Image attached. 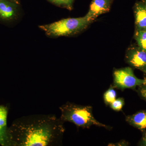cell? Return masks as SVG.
<instances>
[{
    "label": "cell",
    "mask_w": 146,
    "mask_h": 146,
    "mask_svg": "<svg viewBox=\"0 0 146 146\" xmlns=\"http://www.w3.org/2000/svg\"><path fill=\"white\" fill-rule=\"evenodd\" d=\"M136 31L146 29V9L143 3H138L134 7Z\"/></svg>",
    "instance_id": "cell-10"
},
{
    "label": "cell",
    "mask_w": 146,
    "mask_h": 146,
    "mask_svg": "<svg viewBox=\"0 0 146 146\" xmlns=\"http://www.w3.org/2000/svg\"><path fill=\"white\" fill-rule=\"evenodd\" d=\"M116 91L112 87H110L104 95L105 103L106 104L110 105L116 99Z\"/></svg>",
    "instance_id": "cell-12"
},
{
    "label": "cell",
    "mask_w": 146,
    "mask_h": 146,
    "mask_svg": "<svg viewBox=\"0 0 146 146\" xmlns=\"http://www.w3.org/2000/svg\"><path fill=\"white\" fill-rule=\"evenodd\" d=\"M7 113V108L0 106V145L3 146H9Z\"/></svg>",
    "instance_id": "cell-8"
},
{
    "label": "cell",
    "mask_w": 146,
    "mask_h": 146,
    "mask_svg": "<svg viewBox=\"0 0 146 146\" xmlns=\"http://www.w3.org/2000/svg\"><path fill=\"white\" fill-rule=\"evenodd\" d=\"M91 23L84 16L62 19L52 23L40 26L39 27L47 36L57 37L78 34L85 30Z\"/></svg>",
    "instance_id": "cell-3"
},
{
    "label": "cell",
    "mask_w": 146,
    "mask_h": 146,
    "mask_svg": "<svg viewBox=\"0 0 146 146\" xmlns=\"http://www.w3.org/2000/svg\"><path fill=\"white\" fill-rule=\"evenodd\" d=\"M48 1L58 6L64 7L69 10H71L72 9L73 4L74 0H48Z\"/></svg>",
    "instance_id": "cell-13"
},
{
    "label": "cell",
    "mask_w": 146,
    "mask_h": 146,
    "mask_svg": "<svg viewBox=\"0 0 146 146\" xmlns=\"http://www.w3.org/2000/svg\"><path fill=\"white\" fill-rule=\"evenodd\" d=\"M63 122L54 115H33L16 120L7 133L9 146H49L61 141Z\"/></svg>",
    "instance_id": "cell-1"
},
{
    "label": "cell",
    "mask_w": 146,
    "mask_h": 146,
    "mask_svg": "<svg viewBox=\"0 0 146 146\" xmlns=\"http://www.w3.org/2000/svg\"><path fill=\"white\" fill-rule=\"evenodd\" d=\"M135 39L138 46L146 52V29L142 30L136 31Z\"/></svg>",
    "instance_id": "cell-11"
},
{
    "label": "cell",
    "mask_w": 146,
    "mask_h": 146,
    "mask_svg": "<svg viewBox=\"0 0 146 146\" xmlns=\"http://www.w3.org/2000/svg\"><path fill=\"white\" fill-rule=\"evenodd\" d=\"M124 104V100L122 98H119L114 101L110 104V107L115 111H120Z\"/></svg>",
    "instance_id": "cell-14"
},
{
    "label": "cell",
    "mask_w": 146,
    "mask_h": 146,
    "mask_svg": "<svg viewBox=\"0 0 146 146\" xmlns=\"http://www.w3.org/2000/svg\"><path fill=\"white\" fill-rule=\"evenodd\" d=\"M111 1L112 0H93L89 11L85 16L87 20L91 23L100 15L109 11Z\"/></svg>",
    "instance_id": "cell-6"
},
{
    "label": "cell",
    "mask_w": 146,
    "mask_h": 146,
    "mask_svg": "<svg viewBox=\"0 0 146 146\" xmlns=\"http://www.w3.org/2000/svg\"><path fill=\"white\" fill-rule=\"evenodd\" d=\"M143 3H144V5H145V7L146 9V0H145V1H144Z\"/></svg>",
    "instance_id": "cell-19"
},
{
    "label": "cell",
    "mask_w": 146,
    "mask_h": 146,
    "mask_svg": "<svg viewBox=\"0 0 146 146\" xmlns=\"http://www.w3.org/2000/svg\"><path fill=\"white\" fill-rule=\"evenodd\" d=\"M59 109L61 113L60 119L64 122L74 124L78 127L89 128L96 126L108 129L109 127L96 119L93 113V108L89 106H83L72 103H66Z\"/></svg>",
    "instance_id": "cell-2"
},
{
    "label": "cell",
    "mask_w": 146,
    "mask_h": 146,
    "mask_svg": "<svg viewBox=\"0 0 146 146\" xmlns=\"http://www.w3.org/2000/svg\"><path fill=\"white\" fill-rule=\"evenodd\" d=\"M140 145L141 146H146V131L143 135V138L140 142Z\"/></svg>",
    "instance_id": "cell-16"
},
{
    "label": "cell",
    "mask_w": 146,
    "mask_h": 146,
    "mask_svg": "<svg viewBox=\"0 0 146 146\" xmlns=\"http://www.w3.org/2000/svg\"><path fill=\"white\" fill-rule=\"evenodd\" d=\"M125 120L130 125L141 131L146 130V110L126 116Z\"/></svg>",
    "instance_id": "cell-9"
},
{
    "label": "cell",
    "mask_w": 146,
    "mask_h": 146,
    "mask_svg": "<svg viewBox=\"0 0 146 146\" xmlns=\"http://www.w3.org/2000/svg\"><path fill=\"white\" fill-rule=\"evenodd\" d=\"M138 93L141 98L146 101V85L143 84L139 86Z\"/></svg>",
    "instance_id": "cell-15"
},
{
    "label": "cell",
    "mask_w": 146,
    "mask_h": 146,
    "mask_svg": "<svg viewBox=\"0 0 146 146\" xmlns=\"http://www.w3.org/2000/svg\"><path fill=\"white\" fill-rule=\"evenodd\" d=\"M127 63L146 74V52L139 46L131 47L125 54Z\"/></svg>",
    "instance_id": "cell-5"
},
{
    "label": "cell",
    "mask_w": 146,
    "mask_h": 146,
    "mask_svg": "<svg viewBox=\"0 0 146 146\" xmlns=\"http://www.w3.org/2000/svg\"><path fill=\"white\" fill-rule=\"evenodd\" d=\"M113 77V86L120 90L133 89L136 86H141L145 83V80L136 77L133 70L129 67L115 70Z\"/></svg>",
    "instance_id": "cell-4"
},
{
    "label": "cell",
    "mask_w": 146,
    "mask_h": 146,
    "mask_svg": "<svg viewBox=\"0 0 146 146\" xmlns=\"http://www.w3.org/2000/svg\"><path fill=\"white\" fill-rule=\"evenodd\" d=\"M17 5L8 0H0V18L9 21L16 18L18 14Z\"/></svg>",
    "instance_id": "cell-7"
},
{
    "label": "cell",
    "mask_w": 146,
    "mask_h": 146,
    "mask_svg": "<svg viewBox=\"0 0 146 146\" xmlns=\"http://www.w3.org/2000/svg\"><path fill=\"white\" fill-rule=\"evenodd\" d=\"M144 80H145V83H144L143 84L144 85H146V78L144 79Z\"/></svg>",
    "instance_id": "cell-20"
},
{
    "label": "cell",
    "mask_w": 146,
    "mask_h": 146,
    "mask_svg": "<svg viewBox=\"0 0 146 146\" xmlns=\"http://www.w3.org/2000/svg\"><path fill=\"white\" fill-rule=\"evenodd\" d=\"M8 1H10L12 2H13L17 4H19V1L18 0H8Z\"/></svg>",
    "instance_id": "cell-18"
},
{
    "label": "cell",
    "mask_w": 146,
    "mask_h": 146,
    "mask_svg": "<svg viewBox=\"0 0 146 146\" xmlns=\"http://www.w3.org/2000/svg\"><path fill=\"white\" fill-rule=\"evenodd\" d=\"M128 143L126 141H121L117 143L113 144V145H111V146H126L127 145Z\"/></svg>",
    "instance_id": "cell-17"
}]
</instances>
